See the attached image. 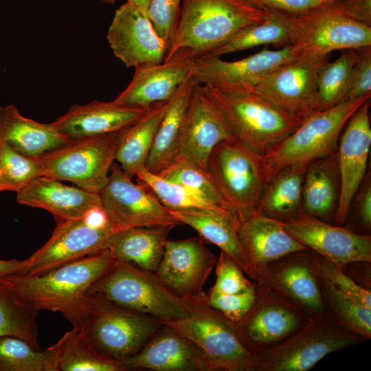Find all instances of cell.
Wrapping results in <instances>:
<instances>
[{
    "instance_id": "6da1fadb",
    "label": "cell",
    "mask_w": 371,
    "mask_h": 371,
    "mask_svg": "<svg viewBox=\"0 0 371 371\" xmlns=\"http://www.w3.org/2000/svg\"><path fill=\"white\" fill-rule=\"evenodd\" d=\"M60 313L99 353L120 362L138 352L162 326L155 317L91 291Z\"/></svg>"
},
{
    "instance_id": "7a4b0ae2",
    "label": "cell",
    "mask_w": 371,
    "mask_h": 371,
    "mask_svg": "<svg viewBox=\"0 0 371 371\" xmlns=\"http://www.w3.org/2000/svg\"><path fill=\"white\" fill-rule=\"evenodd\" d=\"M269 12L244 0H183L164 62L202 57L243 28L263 21Z\"/></svg>"
},
{
    "instance_id": "3957f363",
    "label": "cell",
    "mask_w": 371,
    "mask_h": 371,
    "mask_svg": "<svg viewBox=\"0 0 371 371\" xmlns=\"http://www.w3.org/2000/svg\"><path fill=\"white\" fill-rule=\"evenodd\" d=\"M200 85L224 117L234 137L261 155L307 117L278 108L252 89Z\"/></svg>"
},
{
    "instance_id": "277c9868",
    "label": "cell",
    "mask_w": 371,
    "mask_h": 371,
    "mask_svg": "<svg viewBox=\"0 0 371 371\" xmlns=\"http://www.w3.org/2000/svg\"><path fill=\"white\" fill-rule=\"evenodd\" d=\"M115 261L106 249L41 274L12 273L1 277L0 285L39 311L60 313L89 293Z\"/></svg>"
},
{
    "instance_id": "5b68a950",
    "label": "cell",
    "mask_w": 371,
    "mask_h": 371,
    "mask_svg": "<svg viewBox=\"0 0 371 371\" xmlns=\"http://www.w3.org/2000/svg\"><path fill=\"white\" fill-rule=\"evenodd\" d=\"M370 96L366 95L309 115L292 133L262 155L266 181L283 168L308 165L335 151L348 121Z\"/></svg>"
},
{
    "instance_id": "8992f818",
    "label": "cell",
    "mask_w": 371,
    "mask_h": 371,
    "mask_svg": "<svg viewBox=\"0 0 371 371\" xmlns=\"http://www.w3.org/2000/svg\"><path fill=\"white\" fill-rule=\"evenodd\" d=\"M189 314L161 324L187 337L204 352L212 371H252L254 354L240 340L229 319L208 303L203 291L181 297Z\"/></svg>"
},
{
    "instance_id": "52a82bcc",
    "label": "cell",
    "mask_w": 371,
    "mask_h": 371,
    "mask_svg": "<svg viewBox=\"0 0 371 371\" xmlns=\"http://www.w3.org/2000/svg\"><path fill=\"white\" fill-rule=\"evenodd\" d=\"M90 291L160 322L181 319L189 314L183 298L170 291L155 272L122 261L115 260Z\"/></svg>"
},
{
    "instance_id": "ba28073f",
    "label": "cell",
    "mask_w": 371,
    "mask_h": 371,
    "mask_svg": "<svg viewBox=\"0 0 371 371\" xmlns=\"http://www.w3.org/2000/svg\"><path fill=\"white\" fill-rule=\"evenodd\" d=\"M366 339L324 317L254 354L252 371H307L326 355Z\"/></svg>"
},
{
    "instance_id": "9c48e42d",
    "label": "cell",
    "mask_w": 371,
    "mask_h": 371,
    "mask_svg": "<svg viewBox=\"0 0 371 371\" xmlns=\"http://www.w3.org/2000/svg\"><path fill=\"white\" fill-rule=\"evenodd\" d=\"M207 172L226 205L236 214L256 209L266 182L262 157L236 139L218 144Z\"/></svg>"
},
{
    "instance_id": "30bf717a",
    "label": "cell",
    "mask_w": 371,
    "mask_h": 371,
    "mask_svg": "<svg viewBox=\"0 0 371 371\" xmlns=\"http://www.w3.org/2000/svg\"><path fill=\"white\" fill-rule=\"evenodd\" d=\"M49 240L28 258L21 273L38 275L108 249L117 230L102 207L86 215L56 222Z\"/></svg>"
},
{
    "instance_id": "8fae6325",
    "label": "cell",
    "mask_w": 371,
    "mask_h": 371,
    "mask_svg": "<svg viewBox=\"0 0 371 371\" xmlns=\"http://www.w3.org/2000/svg\"><path fill=\"white\" fill-rule=\"evenodd\" d=\"M118 133L71 139L38 157L43 176L70 181L85 190L99 192L115 161Z\"/></svg>"
},
{
    "instance_id": "7c38bea8",
    "label": "cell",
    "mask_w": 371,
    "mask_h": 371,
    "mask_svg": "<svg viewBox=\"0 0 371 371\" xmlns=\"http://www.w3.org/2000/svg\"><path fill=\"white\" fill-rule=\"evenodd\" d=\"M249 311L232 322L244 346L253 354L295 333L311 319L297 305L267 284L256 283Z\"/></svg>"
},
{
    "instance_id": "4fadbf2b",
    "label": "cell",
    "mask_w": 371,
    "mask_h": 371,
    "mask_svg": "<svg viewBox=\"0 0 371 371\" xmlns=\"http://www.w3.org/2000/svg\"><path fill=\"white\" fill-rule=\"evenodd\" d=\"M98 193L102 207L117 230L181 225L150 190L135 183L115 161Z\"/></svg>"
},
{
    "instance_id": "5bb4252c",
    "label": "cell",
    "mask_w": 371,
    "mask_h": 371,
    "mask_svg": "<svg viewBox=\"0 0 371 371\" xmlns=\"http://www.w3.org/2000/svg\"><path fill=\"white\" fill-rule=\"evenodd\" d=\"M335 5L302 15L300 33L291 45L294 59L322 58L334 50L371 46V25L350 17Z\"/></svg>"
},
{
    "instance_id": "9a60e30c",
    "label": "cell",
    "mask_w": 371,
    "mask_h": 371,
    "mask_svg": "<svg viewBox=\"0 0 371 371\" xmlns=\"http://www.w3.org/2000/svg\"><path fill=\"white\" fill-rule=\"evenodd\" d=\"M282 223L301 244L341 267L357 262L371 263L370 234L357 233L305 213Z\"/></svg>"
},
{
    "instance_id": "2e32d148",
    "label": "cell",
    "mask_w": 371,
    "mask_h": 371,
    "mask_svg": "<svg viewBox=\"0 0 371 371\" xmlns=\"http://www.w3.org/2000/svg\"><path fill=\"white\" fill-rule=\"evenodd\" d=\"M330 57L293 60L274 69L251 89L283 111L308 117L316 111L319 70Z\"/></svg>"
},
{
    "instance_id": "e0dca14e",
    "label": "cell",
    "mask_w": 371,
    "mask_h": 371,
    "mask_svg": "<svg viewBox=\"0 0 371 371\" xmlns=\"http://www.w3.org/2000/svg\"><path fill=\"white\" fill-rule=\"evenodd\" d=\"M256 283L269 285L297 305L311 320L326 317L320 282L309 249L268 263Z\"/></svg>"
},
{
    "instance_id": "ac0fdd59",
    "label": "cell",
    "mask_w": 371,
    "mask_h": 371,
    "mask_svg": "<svg viewBox=\"0 0 371 371\" xmlns=\"http://www.w3.org/2000/svg\"><path fill=\"white\" fill-rule=\"evenodd\" d=\"M106 38L127 67L161 63L168 48L147 15L128 1L116 10Z\"/></svg>"
},
{
    "instance_id": "d6986e66",
    "label": "cell",
    "mask_w": 371,
    "mask_h": 371,
    "mask_svg": "<svg viewBox=\"0 0 371 371\" xmlns=\"http://www.w3.org/2000/svg\"><path fill=\"white\" fill-rule=\"evenodd\" d=\"M369 100L353 113L339 140L340 194L335 218L336 225L346 223L352 199L367 173L371 146Z\"/></svg>"
},
{
    "instance_id": "ffe728a7",
    "label": "cell",
    "mask_w": 371,
    "mask_h": 371,
    "mask_svg": "<svg viewBox=\"0 0 371 371\" xmlns=\"http://www.w3.org/2000/svg\"><path fill=\"white\" fill-rule=\"evenodd\" d=\"M216 260L200 237L168 239L155 273L179 297L195 295L203 291Z\"/></svg>"
},
{
    "instance_id": "44dd1931",
    "label": "cell",
    "mask_w": 371,
    "mask_h": 371,
    "mask_svg": "<svg viewBox=\"0 0 371 371\" xmlns=\"http://www.w3.org/2000/svg\"><path fill=\"white\" fill-rule=\"evenodd\" d=\"M293 60L291 45L277 50L265 48L234 61L203 56L193 60V76L199 85L251 89L274 69Z\"/></svg>"
},
{
    "instance_id": "7402d4cb",
    "label": "cell",
    "mask_w": 371,
    "mask_h": 371,
    "mask_svg": "<svg viewBox=\"0 0 371 371\" xmlns=\"http://www.w3.org/2000/svg\"><path fill=\"white\" fill-rule=\"evenodd\" d=\"M235 139L224 117L196 83L179 142V155L207 171V161L220 142Z\"/></svg>"
},
{
    "instance_id": "603a6c76",
    "label": "cell",
    "mask_w": 371,
    "mask_h": 371,
    "mask_svg": "<svg viewBox=\"0 0 371 371\" xmlns=\"http://www.w3.org/2000/svg\"><path fill=\"white\" fill-rule=\"evenodd\" d=\"M120 363L125 370L212 371L196 344L163 324L138 352Z\"/></svg>"
},
{
    "instance_id": "cb8c5ba5",
    "label": "cell",
    "mask_w": 371,
    "mask_h": 371,
    "mask_svg": "<svg viewBox=\"0 0 371 371\" xmlns=\"http://www.w3.org/2000/svg\"><path fill=\"white\" fill-rule=\"evenodd\" d=\"M238 214V234L256 282L265 266L289 254L308 249L284 228L282 222L255 210Z\"/></svg>"
},
{
    "instance_id": "d4e9b609",
    "label": "cell",
    "mask_w": 371,
    "mask_h": 371,
    "mask_svg": "<svg viewBox=\"0 0 371 371\" xmlns=\"http://www.w3.org/2000/svg\"><path fill=\"white\" fill-rule=\"evenodd\" d=\"M148 109L124 104L115 100L92 101L71 106L52 124L69 139L94 137L122 131L139 120Z\"/></svg>"
},
{
    "instance_id": "484cf974",
    "label": "cell",
    "mask_w": 371,
    "mask_h": 371,
    "mask_svg": "<svg viewBox=\"0 0 371 371\" xmlns=\"http://www.w3.org/2000/svg\"><path fill=\"white\" fill-rule=\"evenodd\" d=\"M16 201L49 212L56 222L80 218L102 207L99 193L67 186L43 175L16 192Z\"/></svg>"
},
{
    "instance_id": "4316f807",
    "label": "cell",
    "mask_w": 371,
    "mask_h": 371,
    "mask_svg": "<svg viewBox=\"0 0 371 371\" xmlns=\"http://www.w3.org/2000/svg\"><path fill=\"white\" fill-rule=\"evenodd\" d=\"M194 61L172 60L135 67L127 87L115 99L130 106L149 108L169 100L177 89L194 74Z\"/></svg>"
},
{
    "instance_id": "83f0119b",
    "label": "cell",
    "mask_w": 371,
    "mask_h": 371,
    "mask_svg": "<svg viewBox=\"0 0 371 371\" xmlns=\"http://www.w3.org/2000/svg\"><path fill=\"white\" fill-rule=\"evenodd\" d=\"M181 224L195 229L203 240L214 244L231 257L254 281V273L238 234V214L202 209L170 210Z\"/></svg>"
},
{
    "instance_id": "f1b7e54d",
    "label": "cell",
    "mask_w": 371,
    "mask_h": 371,
    "mask_svg": "<svg viewBox=\"0 0 371 371\" xmlns=\"http://www.w3.org/2000/svg\"><path fill=\"white\" fill-rule=\"evenodd\" d=\"M339 194L337 149L307 165L302 184L303 213L335 224Z\"/></svg>"
},
{
    "instance_id": "f546056e",
    "label": "cell",
    "mask_w": 371,
    "mask_h": 371,
    "mask_svg": "<svg viewBox=\"0 0 371 371\" xmlns=\"http://www.w3.org/2000/svg\"><path fill=\"white\" fill-rule=\"evenodd\" d=\"M70 139L56 131L52 123L25 117L13 105L0 107V140L22 155L38 157Z\"/></svg>"
},
{
    "instance_id": "4dcf8cb0",
    "label": "cell",
    "mask_w": 371,
    "mask_h": 371,
    "mask_svg": "<svg viewBox=\"0 0 371 371\" xmlns=\"http://www.w3.org/2000/svg\"><path fill=\"white\" fill-rule=\"evenodd\" d=\"M269 12L263 21L243 28L203 56L220 57L264 45H292L300 33L302 15Z\"/></svg>"
},
{
    "instance_id": "1f68e13d",
    "label": "cell",
    "mask_w": 371,
    "mask_h": 371,
    "mask_svg": "<svg viewBox=\"0 0 371 371\" xmlns=\"http://www.w3.org/2000/svg\"><path fill=\"white\" fill-rule=\"evenodd\" d=\"M193 75L186 80L168 100L145 164V168L153 173L158 175L166 170L179 155L180 133L196 83Z\"/></svg>"
},
{
    "instance_id": "d6a6232c",
    "label": "cell",
    "mask_w": 371,
    "mask_h": 371,
    "mask_svg": "<svg viewBox=\"0 0 371 371\" xmlns=\"http://www.w3.org/2000/svg\"><path fill=\"white\" fill-rule=\"evenodd\" d=\"M172 227H137L116 230L109 249L115 260L155 272Z\"/></svg>"
},
{
    "instance_id": "836d02e7",
    "label": "cell",
    "mask_w": 371,
    "mask_h": 371,
    "mask_svg": "<svg viewBox=\"0 0 371 371\" xmlns=\"http://www.w3.org/2000/svg\"><path fill=\"white\" fill-rule=\"evenodd\" d=\"M306 166L293 165L274 173L263 186L256 210L281 222L303 213L302 184Z\"/></svg>"
},
{
    "instance_id": "e575fe53",
    "label": "cell",
    "mask_w": 371,
    "mask_h": 371,
    "mask_svg": "<svg viewBox=\"0 0 371 371\" xmlns=\"http://www.w3.org/2000/svg\"><path fill=\"white\" fill-rule=\"evenodd\" d=\"M168 104V100L153 104L139 120L119 132L115 160L129 177L145 168Z\"/></svg>"
},
{
    "instance_id": "d590c367",
    "label": "cell",
    "mask_w": 371,
    "mask_h": 371,
    "mask_svg": "<svg viewBox=\"0 0 371 371\" xmlns=\"http://www.w3.org/2000/svg\"><path fill=\"white\" fill-rule=\"evenodd\" d=\"M47 350L52 355L56 371H124L118 361L99 353L78 330L65 333Z\"/></svg>"
},
{
    "instance_id": "8d00e7d4",
    "label": "cell",
    "mask_w": 371,
    "mask_h": 371,
    "mask_svg": "<svg viewBox=\"0 0 371 371\" xmlns=\"http://www.w3.org/2000/svg\"><path fill=\"white\" fill-rule=\"evenodd\" d=\"M355 56V49H347L337 59L328 60L320 67L317 78L316 111L344 102Z\"/></svg>"
},
{
    "instance_id": "74e56055",
    "label": "cell",
    "mask_w": 371,
    "mask_h": 371,
    "mask_svg": "<svg viewBox=\"0 0 371 371\" xmlns=\"http://www.w3.org/2000/svg\"><path fill=\"white\" fill-rule=\"evenodd\" d=\"M38 310L0 285V337L21 338L38 350L36 317Z\"/></svg>"
},
{
    "instance_id": "f35d334b",
    "label": "cell",
    "mask_w": 371,
    "mask_h": 371,
    "mask_svg": "<svg viewBox=\"0 0 371 371\" xmlns=\"http://www.w3.org/2000/svg\"><path fill=\"white\" fill-rule=\"evenodd\" d=\"M142 185L150 190L158 200L170 210L202 209L216 212L233 211L214 204L192 190L168 181L145 168L135 175Z\"/></svg>"
},
{
    "instance_id": "ab89813d",
    "label": "cell",
    "mask_w": 371,
    "mask_h": 371,
    "mask_svg": "<svg viewBox=\"0 0 371 371\" xmlns=\"http://www.w3.org/2000/svg\"><path fill=\"white\" fill-rule=\"evenodd\" d=\"M326 317L344 328L371 338V308H367L338 292L319 279Z\"/></svg>"
},
{
    "instance_id": "60d3db41",
    "label": "cell",
    "mask_w": 371,
    "mask_h": 371,
    "mask_svg": "<svg viewBox=\"0 0 371 371\" xmlns=\"http://www.w3.org/2000/svg\"><path fill=\"white\" fill-rule=\"evenodd\" d=\"M0 371H56V368L47 349L38 350L16 337L1 336Z\"/></svg>"
},
{
    "instance_id": "b9f144b4",
    "label": "cell",
    "mask_w": 371,
    "mask_h": 371,
    "mask_svg": "<svg viewBox=\"0 0 371 371\" xmlns=\"http://www.w3.org/2000/svg\"><path fill=\"white\" fill-rule=\"evenodd\" d=\"M43 175L38 157L22 155L0 140V192H18L32 179Z\"/></svg>"
},
{
    "instance_id": "7bdbcfd3",
    "label": "cell",
    "mask_w": 371,
    "mask_h": 371,
    "mask_svg": "<svg viewBox=\"0 0 371 371\" xmlns=\"http://www.w3.org/2000/svg\"><path fill=\"white\" fill-rule=\"evenodd\" d=\"M158 175L185 186L214 204L230 210L222 199L207 172L185 158L178 156Z\"/></svg>"
},
{
    "instance_id": "ee69618b",
    "label": "cell",
    "mask_w": 371,
    "mask_h": 371,
    "mask_svg": "<svg viewBox=\"0 0 371 371\" xmlns=\"http://www.w3.org/2000/svg\"><path fill=\"white\" fill-rule=\"evenodd\" d=\"M312 265L319 279L344 295L371 308L370 290L359 284L346 273L342 267L326 260L313 251Z\"/></svg>"
},
{
    "instance_id": "f6af8a7d",
    "label": "cell",
    "mask_w": 371,
    "mask_h": 371,
    "mask_svg": "<svg viewBox=\"0 0 371 371\" xmlns=\"http://www.w3.org/2000/svg\"><path fill=\"white\" fill-rule=\"evenodd\" d=\"M216 282L210 289L226 294H236L249 289L254 284L245 276L239 265L221 251L216 262Z\"/></svg>"
},
{
    "instance_id": "bcb514c9",
    "label": "cell",
    "mask_w": 371,
    "mask_h": 371,
    "mask_svg": "<svg viewBox=\"0 0 371 371\" xmlns=\"http://www.w3.org/2000/svg\"><path fill=\"white\" fill-rule=\"evenodd\" d=\"M183 0H150L146 15L158 35L169 43L175 32Z\"/></svg>"
},
{
    "instance_id": "7dc6e473",
    "label": "cell",
    "mask_w": 371,
    "mask_h": 371,
    "mask_svg": "<svg viewBox=\"0 0 371 371\" xmlns=\"http://www.w3.org/2000/svg\"><path fill=\"white\" fill-rule=\"evenodd\" d=\"M206 293L210 306L234 322L241 319L253 305L256 298V284L254 282L249 289L240 293L226 294L210 289Z\"/></svg>"
},
{
    "instance_id": "c3c4849f",
    "label": "cell",
    "mask_w": 371,
    "mask_h": 371,
    "mask_svg": "<svg viewBox=\"0 0 371 371\" xmlns=\"http://www.w3.org/2000/svg\"><path fill=\"white\" fill-rule=\"evenodd\" d=\"M350 85L345 100H354L371 94V46L355 49Z\"/></svg>"
},
{
    "instance_id": "681fc988",
    "label": "cell",
    "mask_w": 371,
    "mask_h": 371,
    "mask_svg": "<svg viewBox=\"0 0 371 371\" xmlns=\"http://www.w3.org/2000/svg\"><path fill=\"white\" fill-rule=\"evenodd\" d=\"M264 10L277 11L295 16L304 15L335 5L339 0H244Z\"/></svg>"
},
{
    "instance_id": "f907efd6",
    "label": "cell",
    "mask_w": 371,
    "mask_h": 371,
    "mask_svg": "<svg viewBox=\"0 0 371 371\" xmlns=\"http://www.w3.org/2000/svg\"><path fill=\"white\" fill-rule=\"evenodd\" d=\"M359 226L370 232L371 229V178L367 172L362 183L356 192L350 204Z\"/></svg>"
},
{
    "instance_id": "816d5d0a",
    "label": "cell",
    "mask_w": 371,
    "mask_h": 371,
    "mask_svg": "<svg viewBox=\"0 0 371 371\" xmlns=\"http://www.w3.org/2000/svg\"><path fill=\"white\" fill-rule=\"evenodd\" d=\"M26 265V260H0V278L12 273H21Z\"/></svg>"
},
{
    "instance_id": "f5cc1de1",
    "label": "cell",
    "mask_w": 371,
    "mask_h": 371,
    "mask_svg": "<svg viewBox=\"0 0 371 371\" xmlns=\"http://www.w3.org/2000/svg\"><path fill=\"white\" fill-rule=\"evenodd\" d=\"M127 1L146 14L150 0H127Z\"/></svg>"
},
{
    "instance_id": "db71d44e",
    "label": "cell",
    "mask_w": 371,
    "mask_h": 371,
    "mask_svg": "<svg viewBox=\"0 0 371 371\" xmlns=\"http://www.w3.org/2000/svg\"><path fill=\"white\" fill-rule=\"evenodd\" d=\"M101 1L107 3H111V4L114 3L115 1V0H101Z\"/></svg>"
}]
</instances>
